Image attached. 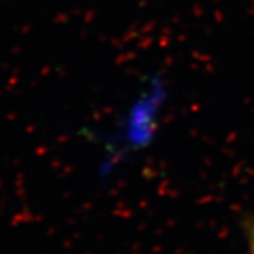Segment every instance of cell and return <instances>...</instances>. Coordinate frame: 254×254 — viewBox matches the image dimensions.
<instances>
[{
	"instance_id": "obj_1",
	"label": "cell",
	"mask_w": 254,
	"mask_h": 254,
	"mask_svg": "<svg viewBox=\"0 0 254 254\" xmlns=\"http://www.w3.org/2000/svg\"><path fill=\"white\" fill-rule=\"evenodd\" d=\"M250 254H254V229L250 233Z\"/></svg>"
}]
</instances>
